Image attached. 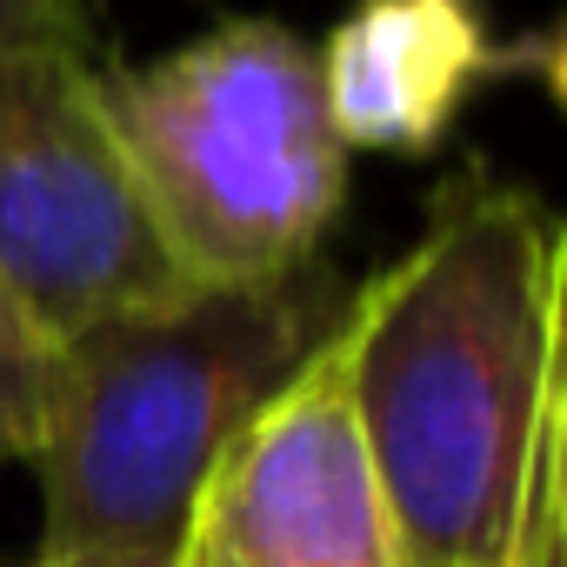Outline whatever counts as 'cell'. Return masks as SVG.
Instances as JSON below:
<instances>
[{
  "label": "cell",
  "instance_id": "8992f818",
  "mask_svg": "<svg viewBox=\"0 0 567 567\" xmlns=\"http://www.w3.org/2000/svg\"><path fill=\"white\" fill-rule=\"evenodd\" d=\"M315 61L334 141L388 161L434 154L481 87L514 81L520 68H534L547 87L560 81L554 34L501 41L481 0H354Z\"/></svg>",
  "mask_w": 567,
  "mask_h": 567
},
{
  "label": "cell",
  "instance_id": "ba28073f",
  "mask_svg": "<svg viewBox=\"0 0 567 567\" xmlns=\"http://www.w3.org/2000/svg\"><path fill=\"white\" fill-rule=\"evenodd\" d=\"M560 547H567V481H560V441H554L540 454V474H534V494H527L514 567H560Z\"/></svg>",
  "mask_w": 567,
  "mask_h": 567
},
{
  "label": "cell",
  "instance_id": "7a4b0ae2",
  "mask_svg": "<svg viewBox=\"0 0 567 567\" xmlns=\"http://www.w3.org/2000/svg\"><path fill=\"white\" fill-rule=\"evenodd\" d=\"M354 308V280L315 254L260 288H194L48 348L41 381V554L161 560L227 434Z\"/></svg>",
  "mask_w": 567,
  "mask_h": 567
},
{
  "label": "cell",
  "instance_id": "3957f363",
  "mask_svg": "<svg viewBox=\"0 0 567 567\" xmlns=\"http://www.w3.org/2000/svg\"><path fill=\"white\" fill-rule=\"evenodd\" d=\"M101 114L194 288H260L321 254L348 207L315 41L234 14L174 54L94 68Z\"/></svg>",
  "mask_w": 567,
  "mask_h": 567
},
{
  "label": "cell",
  "instance_id": "30bf717a",
  "mask_svg": "<svg viewBox=\"0 0 567 567\" xmlns=\"http://www.w3.org/2000/svg\"><path fill=\"white\" fill-rule=\"evenodd\" d=\"M28 567H161V560H134V554H34Z\"/></svg>",
  "mask_w": 567,
  "mask_h": 567
},
{
  "label": "cell",
  "instance_id": "9c48e42d",
  "mask_svg": "<svg viewBox=\"0 0 567 567\" xmlns=\"http://www.w3.org/2000/svg\"><path fill=\"white\" fill-rule=\"evenodd\" d=\"M0 41H81V21L54 14L48 0H0Z\"/></svg>",
  "mask_w": 567,
  "mask_h": 567
},
{
  "label": "cell",
  "instance_id": "52a82bcc",
  "mask_svg": "<svg viewBox=\"0 0 567 567\" xmlns=\"http://www.w3.org/2000/svg\"><path fill=\"white\" fill-rule=\"evenodd\" d=\"M41 381L48 348L28 334V321L0 295V461H28L41 434Z\"/></svg>",
  "mask_w": 567,
  "mask_h": 567
},
{
  "label": "cell",
  "instance_id": "6da1fadb",
  "mask_svg": "<svg viewBox=\"0 0 567 567\" xmlns=\"http://www.w3.org/2000/svg\"><path fill=\"white\" fill-rule=\"evenodd\" d=\"M567 240L554 207L461 161L381 274L354 280L348 394L394 567H514L540 454L567 441Z\"/></svg>",
  "mask_w": 567,
  "mask_h": 567
},
{
  "label": "cell",
  "instance_id": "8fae6325",
  "mask_svg": "<svg viewBox=\"0 0 567 567\" xmlns=\"http://www.w3.org/2000/svg\"><path fill=\"white\" fill-rule=\"evenodd\" d=\"M54 14H68V21H81V0H48Z\"/></svg>",
  "mask_w": 567,
  "mask_h": 567
},
{
  "label": "cell",
  "instance_id": "5b68a950",
  "mask_svg": "<svg viewBox=\"0 0 567 567\" xmlns=\"http://www.w3.org/2000/svg\"><path fill=\"white\" fill-rule=\"evenodd\" d=\"M167 567H394L348 394V321L227 434Z\"/></svg>",
  "mask_w": 567,
  "mask_h": 567
},
{
  "label": "cell",
  "instance_id": "277c9868",
  "mask_svg": "<svg viewBox=\"0 0 567 567\" xmlns=\"http://www.w3.org/2000/svg\"><path fill=\"white\" fill-rule=\"evenodd\" d=\"M0 295L41 348L194 295L81 41H0Z\"/></svg>",
  "mask_w": 567,
  "mask_h": 567
}]
</instances>
